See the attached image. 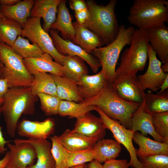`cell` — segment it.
I'll return each mask as SVG.
<instances>
[{
    "instance_id": "cell-1",
    "label": "cell",
    "mask_w": 168,
    "mask_h": 168,
    "mask_svg": "<svg viewBox=\"0 0 168 168\" xmlns=\"http://www.w3.org/2000/svg\"><path fill=\"white\" fill-rule=\"evenodd\" d=\"M38 96L34 95L31 87L9 88L3 97L1 114L4 118L7 134L15 137L18 120L22 114H32Z\"/></svg>"
},
{
    "instance_id": "cell-2",
    "label": "cell",
    "mask_w": 168,
    "mask_h": 168,
    "mask_svg": "<svg viewBox=\"0 0 168 168\" xmlns=\"http://www.w3.org/2000/svg\"><path fill=\"white\" fill-rule=\"evenodd\" d=\"M86 2L89 12L88 19L82 25L96 34L104 45L117 37L119 26L115 12L117 0H110L105 5H99L93 0Z\"/></svg>"
},
{
    "instance_id": "cell-3",
    "label": "cell",
    "mask_w": 168,
    "mask_h": 168,
    "mask_svg": "<svg viewBox=\"0 0 168 168\" xmlns=\"http://www.w3.org/2000/svg\"><path fill=\"white\" fill-rule=\"evenodd\" d=\"M99 107L111 118L118 120L126 128L131 129V121L134 113L141 104L126 101L119 97L107 82L103 91L94 97L79 102Z\"/></svg>"
},
{
    "instance_id": "cell-4",
    "label": "cell",
    "mask_w": 168,
    "mask_h": 168,
    "mask_svg": "<svg viewBox=\"0 0 168 168\" xmlns=\"http://www.w3.org/2000/svg\"><path fill=\"white\" fill-rule=\"evenodd\" d=\"M127 20L137 28L146 30L166 25L168 22V1L135 0Z\"/></svg>"
},
{
    "instance_id": "cell-5",
    "label": "cell",
    "mask_w": 168,
    "mask_h": 168,
    "mask_svg": "<svg viewBox=\"0 0 168 168\" xmlns=\"http://www.w3.org/2000/svg\"><path fill=\"white\" fill-rule=\"evenodd\" d=\"M135 30L131 26H119L117 36L112 42L93 51L100 63L101 71L108 82L111 84L115 78L116 64L120 53L126 45H130Z\"/></svg>"
},
{
    "instance_id": "cell-6",
    "label": "cell",
    "mask_w": 168,
    "mask_h": 168,
    "mask_svg": "<svg viewBox=\"0 0 168 168\" xmlns=\"http://www.w3.org/2000/svg\"><path fill=\"white\" fill-rule=\"evenodd\" d=\"M149 43L146 30L135 29L130 46L123 52L119 67L116 69V76L123 74H136L145 68L148 59Z\"/></svg>"
},
{
    "instance_id": "cell-7",
    "label": "cell",
    "mask_w": 168,
    "mask_h": 168,
    "mask_svg": "<svg viewBox=\"0 0 168 168\" xmlns=\"http://www.w3.org/2000/svg\"><path fill=\"white\" fill-rule=\"evenodd\" d=\"M0 61L4 65L2 78L8 81L9 88L31 87L34 76L28 71L24 59L11 47L0 42Z\"/></svg>"
},
{
    "instance_id": "cell-8",
    "label": "cell",
    "mask_w": 168,
    "mask_h": 168,
    "mask_svg": "<svg viewBox=\"0 0 168 168\" xmlns=\"http://www.w3.org/2000/svg\"><path fill=\"white\" fill-rule=\"evenodd\" d=\"M41 18L29 17L23 24L21 36L36 44L44 53L49 54L55 61L63 65L65 55L59 53L54 47L48 33L41 26Z\"/></svg>"
},
{
    "instance_id": "cell-9",
    "label": "cell",
    "mask_w": 168,
    "mask_h": 168,
    "mask_svg": "<svg viewBox=\"0 0 168 168\" xmlns=\"http://www.w3.org/2000/svg\"><path fill=\"white\" fill-rule=\"evenodd\" d=\"M95 110L99 114L105 128L111 131L115 140L123 145L128 152L130 160L129 167L133 168H143L136 155V149L133 144L134 133L131 129L126 128L117 120L105 115L98 107L96 106Z\"/></svg>"
},
{
    "instance_id": "cell-10",
    "label": "cell",
    "mask_w": 168,
    "mask_h": 168,
    "mask_svg": "<svg viewBox=\"0 0 168 168\" xmlns=\"http://www.w3.org/2000/svg\"><path fill=\"white\" fill-rule=\"evenodd\" d=\"M111 84L117 95L126 101L139 104L144 101L145 93L136 74L116 75Z\"/></svg>"
},
{
    "instance_id": "cell-11",
    "label": "cell",
    "mask_w": 168,
    "mask_h": 168,
    "mask_svg": "<svg viewBox=\"0 0 168 168\" xmlns=\"http://www.w3.org/2000/svg\"><path fill=\"white\" fill-rule=\"evenodd\" d=\"M149 63L146 71L137 77L139 83L144 91L148 89L150 92L160 89L168 73H165L161 68V62L157 58L156 55L149 44L148 49Z\"/></svg>"
},
{
    "instance_id": "cell-12",
    "label": "cell",
    "mask_w": 168,
    "mask_h": 168,
    "mask_svg": "<svg viewBox=\"0 0 168 168\" xmlns=\"http://www.w3.org/2000/svg\"><path fill=\"white\" fill-rule=\"evenodd\" d=\"M49 32L54 45L59 53L64 55L67 54L80 57L87 63L94 73L97 72L99 68L101 67L98 59L87 53L80 46L71 41L63 39L55 30L50 29Z\"/></svg>"
},
{
    "instance_id": "cell-13",
    "label": "cell",
    "mask_w": 168,
    "mask_h": 168,
    "mask_svg": "<svg viewBox=\"0 0 168 168\" xmlns=\"http://www.w3.org/2000/svg\"><path fill=\"white\" fill-rule=\"evenodd\" d=\"M7 144L9 149L10 159L7 165L11 168H27L33 165L37 158L35 150L29 143L13 141Z\"/></svg>"
},
{
    "instance_id": "cell-14",
    "label": "cell",
    "mask_w": 168,
    "mask_h": 168,
    "mask_svg": "<svg viewBox=\"0 0 168 168\" xmlns=\"http://www.w3.org/2000/svg\"><path fill=\"white\" fill-rule=\"evenodd\" d=\"M53 120L48 119L43 121L23 119L18 122L16 131L20 136L29 139H46L54 130Z\"/></svg>"
},
{
    "instance_id": "cell-15",
    "label": "cell",
    "mask_w": 168,
    "mask_h": 168,
    "mask_svg": "<svg viewBox=\"0 0 168 168\" xmlns=\"http://www.w3.org/2000/svg\"><path fill=\"white\" fill-rule=\"evenodd\" d=\"M106 129L100 118L89 112L77 119L72 130L98 141L105 137Z\"/></svg>"
},
{
    "instance_id": "cell-16",
    "label": "cell",
    "mask_w": 168,
    "mask_h": 168,
    "mask_svg": "<svg viewBox=\"0 0 168 168\" xmlns=\"http://www.w3.org/2000/svg\"><path fill=\"white\" fill-rule=\"evenodd\" d=\"M49 54L44 53L40 57L24 59V62L29 72L34 75L38 72L47 73L65 77L63 66L52 60Z\"/></svg>"
},
{
    "instance_id": "cell-17",
    "label": "cell",
    "mask_w": 168,
    "mask_h": 168,
    "mask_svg": "<svg viewBox=\"0 0 168 168\" xmlns=\"http://www.w3.org/2000/svg\"><path fill=\"white\" fill-rule=\"evenodd\" d=\"M131 129L134 132L139 131L145 136L150 135L156 141L165 142L163 139L159 136L154 128L151 113L147 109L144 101L134 113L131 118Z\"/></svg>"
},
{
    "instance_id": "cell-18",
    "label": "cell",
    "mask_w": 168,
    "mask_h": 168,
    "mask_svg": "<svg viewBox=\"0 0 168 168\" xmlns=\"http://www.w3.org/2000/svg\"><path fill=\"white\" fill-rule=\"evenodd\" d=\"M14 141L29 143L35 150L37 159V162L27 168H56L55 161L51 152L52 144L46 139L17 138Z\"/></svg>"
},
{
    "instance_id": "cell-19",
    "label": "cell",
    "mask_w": 168,
    "mask_h": 168,
    "mask_svg": "<svg viewBox=\"0 0 168 168\" xmlns=\"http://www.w3.org/2000/svg\"><path fill=\"white\" fill-rule=\"evenodd\" d=\"M61 0H35L31 9V17L42 18L43 28L48 33L56 20L58 5Z\"/></svg>"
},
{
    "instance_id": "cell-20",
    "label": "cell",
    "mask_w": 168,
    "mask_h": 168,
    "mask_svg": "<svg viewBox=\"0 0 168 168\" xmlns=\"http://www.w3.org/2000/svg\"><path fill=\"white\" fill-rule=\"evenodd\" d=\"M149 44L163 64L168 63V27L166 25L146 30Z\"/></svg>"
},
{
    "instance_id": "cell-21",
    "label": "cell",
    "mask_w": 168,
    "mask_h": 168,
    "mask_svg": "<svg viewBox=\"0 0 168 168\" xmlns=\"http://www.w3.org/2000/svg\"><path fill=\"white\" fill-rule=\"evenodd\" d=\"M107 82L100 71L93 75L83 76L76 85L83 100L91 99L100 94L104 88Z\"/></svg>"
},
{
    "instance_id": "cell-22",
    "label": "cell",
    "mask_w": 168,
    "mask_h": 168,
    "mask_svg": "<svg viewBox=\"0 0 168 168\" xmlns=\"http://www.w3.org/2000/svg\"><path fill=\"white\" fill-rule=\"evenodd\" d=\"M133 140L139 146L136 152L138 158L157 154L168 156V143L153 140L138 131L134 133Z\"/></svg>"
},
{
    "instance_id": "cell-23",
    "label": "cell",
    "mask_w": 168,
    "mask_h": 168,
    "mask_svg": "<svg viewBox=\"0 0 168 168\" xmlns=\"http://www.w3.org/2000/svg\"><path fill=\"white\" fill-rule=\"evenodd\" d=\"M74 37L72 42L90 54L97 48L104 45L101 39L95 33L76 21L73 23Z\"/></svg>"
},
{
    "instance_id": "cell-24",
    "label": "cell",
    "mask_w": 168,
    "mask_h": 168,
    "mask_svg": "<svg viewBox=\"0 0 168 168\" xmlns=\"http://www.w3.org/2000/svg\"><path fill=\"white\" fill-rule=\"evenodd\" d=\"M58 137L63 146L69 151L93 148L98 141L69 129L66 130Z\"/></svg>"
},
{
    "instance_id": "cell-25",
    "label": "cell",
    "mask_w": 168,
    "mask_h": 168,
    "mask_svg": "<svg viewBox=\"0 0 168 168\" xmlns=\"http://www.w3.org/2000/svg\"><path fill=\"white\" fill-rule=\"evenodd\" d=\"M66 2L61 0L58 7L57 17L50 29L60 31L63 39L72 41L74 37L75 30Z\"/></svg>"
},
{
    "instance_id": "cell-26",
    "label": "cell",
    "mask_w": 168,
    "mask_h": 168,
    "mask_svg": "<svg viewBox=\"0 0 168 168\" xmlns=\"http://www.w3.org/2000/svg\"><path fill=\"white\" fill-rule=\"evenodd\" d=\"M34 2V0H21L12 6L0 5V9L5 17L16 21L23 26L30 16Z\"/></svg>"
},
{
    "instance_id": "cell-27",
    "label": "cell",
    "mask_w": 168,
    "mask_h": 168,
    "mask_svg": "<svg viewBox=\"0 0 168 168\" xmlns=\"http://www.w3.org/2000/svg\"><path fill=\"white\" fill-rule=\"evenodd\" d=\"M50 74L55 82L57 96L60 99L79 102L83 100L76 83L65 77Z\"/></svg>"
},
{
    "instance_id": "cell-28",
    "label": "cell",
    "mask_w": 168,
    "mask_h": 168,
    "mask_svg": "<svg viewBox=\"0 0 168 168\" xmlns=\"http://www.w3.org/2000/svg\"><path fill=\"white\" fill-rule=\"evenodd\" d=\"M93 148L94 160L100 163L118 157L122 150L121 144L116 140L104 138L98 141Z\"/></svg>"
},
{
    "instance_id": "cell-29",
    "label": "cell",
    "mask_w": 168,
    "mask_h": 168,
    "mask_svg": "<svg viewBox=\"0 0 168 168\" xmlns=\"http://www.w3.org/2000/svg\"><path fill=\"white\" fill-rule=\"evenodd\" d=\"M84 61L78 56L65 55L62 65L65 77L76 83L83 76L87 75L88 70Z\"/></svg>"
},
{
    "instance_id": "cell-30",
    "label": "cell",
    "mask_w": 168,
    "mask_h": 168,
    "mask_svg": "<svg viewBox=\"0 0 168 168\" xmlns=\"http://www.w3.org/2000/svg\"><path fill=\"white\" fill-rule=\"evenodd\" d=\"M22 26L14 20L5 17L0 18V42L11 46L21 35Z\"/></svg>"
},
{
    "instance_id": "cell-31",
    "label": "cell",
    "mask_w": 168,
    "mask_h": 168,
    "mask_svg": "<svg viewBox=\"0 0 168 168\" xmlns=\"http://www.w3.org/2000/svg\"><path fill=\"white\" fill-rule=\"evenodd\" d=\"M33 76L34 82L31 88L34 95L43 93L57 96L56 85L50 73L38 72Z\"/></svg>"
},
{
    "instance_id": "cell-32",
    "label": "cell",
    "mask_w": 168,
    "mask_h": 168,
    "mask_svg": "<svg viewBox=\"0 0 168 168\" xmlns=\"http://www.w3.org/2000/svg\"><path fill=\"white\" fill-rule=\"evenodd\" d=\"M96 106L85 105L73 101L61 100L59 105L58 114L62 117L68 116L70 118L77 119L87 113L95 110Z\"/></svg>"
},
{
    "instance_id": "cell-33",
    "label": "cell",
    "mask_w": 168,
    "mask_h": 168,
    "mask_svg": "<svg viewBox=\"0 0 168 168\" xmlns=\"http://www.w3.org/2000/svg\"><path fill=\"white\" fill-rule=\"evenodd\" d=\"M12 50L23 59L38 57L44 53L35 44H30L28 39L19 35L11 46Z\"/></svg>"
},
{
    "instance_id": "cell-34",
    "label": "cell",
    "mask_w": 168,
    "mask_h": 168,
    "mask_svg": "<svg viewBox=\"0 0 168 168\" xmlns=\"http://www.w3.org/2000/svg\"><path fill=\"white\" fill-rule=\"evenodd\" d=\"M144 102L149 111L152 113L168 112V92L154 94L149 91L145 93Z\"/></svg>"
},
{
    "instance_id": "cell-35",
    "label": "cell",
    "mask_w": 168,
    "mask_h": 168,
    "mask_svg": "<svg viewBox=\"0 0 168 168\" xmlns=\"http://www.w3.org/2000/svg\"><path fill=\"white\" fill-rule=\"evenodd\" d=\"M50 139L51 152L55 161L56 168H66L68 151L63 145L58 136L54 135Z\"/></svg>"
},
{
    "instance_id": "cell-36",
    "label": "cell",
    "mask_w": 168,
    "mask_h": 168,
    "mask_svg": "<svg viewBox=\"0 0 168 168\" xmlns=\"http://www.w3.org/2000/svg\"><path fill=\"white\" fill-rule=\"evenodd\" d=\"M94 156L93 148L76 151H68L66 168L90 162L94 160Z\"/></svg>"
},
{
    "instance_id": "cell-37",
    "label": "cell",
    "mask_w": 168,
    "mask_h": 168,
    "mask_svg": "<svg viewBox=\"0 0 168 168\" xmlns=\"http://www.w3.org/2000/svg\"><path fill=\"white\" fill-rule=\"evenodd\" d=\"M153 125L157 134L168 143V112L151 113Z\"/></svg>"
},
{
    "instance_id": "cell-38",
    "label": "cell",
    "mask_w": 168,
    "mask_h": 168,
    "mask_svg": "<svg viewBox=\"0 0 168 168\" xmlns=\"http://www.w3.org/2000/svg\"><path fill=\"white\" fill-rule=\"evenodd\" d=\"M39 98L41 108L47 115L58 114L59 103L61 101L57 96L45 93H39Z\"/></svg>"
},
{
    "instance_id": "cell-39",
    "label": "cell",
    "mask_w": 168,
    "mask_h": 168,
    "mask_svg": "<svg viewBox=\"0 0 168 168\" xmlns=\"http://www.w3.org/2000/svg\"><path fill=\"white\" fill-rule=\"evenodd\" d=\"M138 158L143 168H168V156L157 154Z\"/></svg>"
},
{
    "instance_id": "cell-40",
    "label": "cell",
    "mask_w": 168,
    "mask_h": 168,
    "mask_svg": "<svg viewBox=\"0 0 168 168\" xmlns=\"http://www.w3.org/2000/svg\"><path fill=\"white\" fill-rule=\"evenodd\" d=\"M104 163L103 168H128L129 167L128 161L125 159H111Z\"/></svg>"
},
{
    "instance_id": "cell-41",
    "label": "cell",
    "mask_w": 168,
    "mask_h": 168,
    "mask_svg": "<svg viewBox=\"0 0 168 168\" xmlns=\"http://www.w3.org/2000/svg\"><path fill=\"white\" fill-rule=\"evenodd\" d=\"M69 3L70 7L75 12L87 8L86 2L83 0H70L69 1Z\"/></svg>"
},
{
    "instance_id": "cell-42",
    "label": "cell",
    "mask_w": 168,
    "mask_h": 168,
    "mask_svg": "<svg viewBox=\"0 0 168 168\" xmlns=\"http://www.w3.org/2000/svg\"><path fill=\"white\" fill-rule=\"evenodd\" d=\"M89 14L87 8L82 11L75 12L76 21L80 24L83 25L88 19Z\"/></svg>"
},
{
    "instance_id": "cell-43",
    "label": "cell",
    "mask_w": 168,
    "mask_h": 168,
    "mask_svg": "<svg viewBox=\"0 0 168 168\" xmlns=\"http://www.w3.org/2000/svg\"><path fill=\"white\" fill-rule=\"evenodd\" d=\"M9 86L7 80L5 78H0V98H3L7 92Z\"/></svg>"
},
{
    "instance_id": "cell-44",
    "label": "cell",
    "mask_w": 168,
    "mask_h": 168,
    "mask_svg": "<svg viewBox=\"0 0 168 168\" xmlns=\"http://www.w3.org/2000/svg\"><path fill=\"white\" fill-rule=\"evenodd\" d=\"M2 127L0 126V155L4 154L7 150L5 145L9 141H7L4 138L2 132Z\"/></svg>"
},
{
    "instance_id": "cell-45",
    "label": "cell",
    "mask_w": 168,
    "mask_h": 168,
    "mask_svg": "<svg viewBox=\"0 0 168 168\" xmlns=\"http://www.w3.org/2000/svg\"><path fill=\"white\" fill-rule=\"evenodd\" d=\"M10 159L9 151L7 152L4 157L0 160V168H5Z\"/></svg>"
},
{
    "instance_id": "cell-46",
    "label": "cell",
    "mask_w": 168,
    "mask_h": 168,
    "mask_svg": "<svg viewBox=\"0 0 168 168\" xmlns=\"http://www.w3.org/2000/svg\"><path fill=\"white\" fill-rule=\"evenodd\" d=\"M86 168H103V167L100 163L93 160L88 164Z\"/></svg>"
},
{
    "instance_id": "cell-47",
    "label": "cell",
    "mask_w": 168,
    "mask_h": 168,
    "mask_svg": "<svg viewBox=\"0 0 168 168\" xmlns=\"http://www.w3.org/2000/svg\"><path fill=\"white\" fill-rule=\"evenodd\" d=\"M21 0H0V5H6V6H12L14 5Z\"/></svg>"
},
{
    "instance_id": "cell-48",
    "label": "cell",
    "mask_w": 168,
    "mask_h": 168,
    "mask_svg": "<svg viewBox=\"0 0 168 168\" xmlns=\"http://www.w3.org/2000/svg\"><path fill=\"white\" fill-rule=\"evenodd\" d=\"M168 76H167L161 86L159 92H158L156 94H161L165 90L168 88Z\"/></svg>"
},
{
    "instance_id": "cell-49",
    "label": "cell",
    "mask_w": 168,
    "mask_h": 168,
    "mask_svg": "<svg viewBox=\"0 0 168 168\" xmlns=\"http://www.w3.org/2000/svg\"><path fill=\"white\" fill-rule=\"evenodd\" d=\"M161 68L163 72H164L166 73V72H168V63H164L163 65H161Z\"/></svg>"
},
{
    "instance_id": "cell-50",
    "label": "cell",
    "mask_w": 168,
    "mask_h": 168,
    "mask_svg": "<svg viewBox=\"0 0 168 168\" xmlns=\"http://www.w3.org/2000/svg\"><path fill=\"white\" fill-rule=\"evenodd\" d=\"M3 68L4 65L0 61V78H2V72Z\"/></svg>"
},
{
    "instance_id": "cell-51",
    "label": "cell",
    "mask_w": 168,
    "mask_h": 168,
    "mask_svg": "<svg viewBox=\"0 0 168 168\" xmlns=\"http://www.w3.org/2000/svg\"><path fill=\"white\" fill-rule=\"evenodd\" d=\"M86 164H83L79 165L72 166L70 168H84Z\"/></svg>"
},
{
    "instance_id": "cell-52",
    "label": "cell",
    "mask_w": 168,
    "mask_h": 168,
    "mask_svg": "<svg viewBox=\"0 0 168 168\" xmlns=\"http://www.w3.org/2000/svg\"><path fill=\"white\" fill-rule=\"evenodd\" d=\"M3 101V98H0V117L1 114V106Z\"/></svg>"
},
{
    "instance_id": "cell-53",
    "label": "cell",
    "mask_w": 168,
    "mask_h": 168,
    "mask_svg": "<svg viewBox=\"0 0 168 168\" xmlns=\"http://www.w3.org/2000/svg\"><path fill=\"white\" fill-rule=\"evenodd\" d=\"M5 18V17L2 15L0 9V18Z\"/></svg>"
},
{
    "instance_id": "cell-54",
    "label": "cell",
    "mask_w": 168,
    "mask_h": 168,
    "mask_svg": "<svg viewBox=\"0 0 168 168\" xmlns=\"http://www.w3.org/2000/svg\"><path fill=\"white\" fill-rule=\"evenodd\" d=\"M5 168H11L10 167L7 166V165Z\"/></svg>"
},
{
    "instance_id": "cell-55",
    "label": "cell",
    "mask_w": 168,
    "mask_h": 168,
    "mask_svg": "<svg viewBox=\"0 0 168 168\" xmlns=\"http://www.w3.org/2000/svg\"><path fill=\"white\" fill-rule=\"evenodd\" d=\"M15 168H23V167H16Z\"/></svg>"
},
{
    "instance_id": "cell-56",
    "label": "cell",
    "mask_w": 168,
    "mask_h": 168,
    "mask_svg": "<svg viewBox=\"0 0 168 168\" xmlns=\"http://www.w3.org/2000/svg\"><path fill=\"white\" fill-rule=\"evenodd\" d=\"M84 168H86V165L85 166Z\"/></svg>"
}]
</instances>
